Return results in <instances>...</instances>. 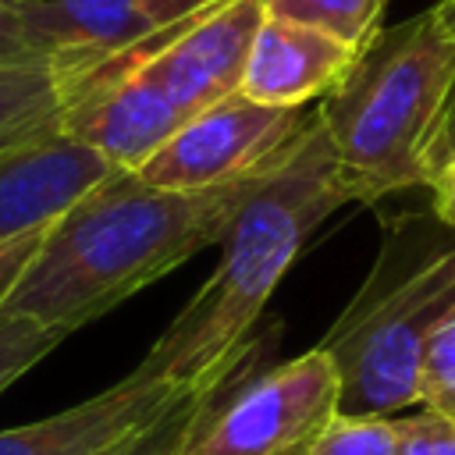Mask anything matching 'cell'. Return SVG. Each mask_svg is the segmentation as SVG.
Masks as SVG:
<instances>
[{
  "label": "cell",
  "mask_w": 455,
  "mask_h": 455,
  "mask_svg": "<svg viewBox=\"0 0 455 455\" xmlns=\"http://www.w3.org/2000/svg\"><path fill=\"white\" fill-rule=\"evenodd\" d=\"M345 203H352V192L313 110L295 142L256 174L220 238L213 274L142 363L185 391H206L249 370L259 352L256 323L274 288L313 231Z\"/></svg>",
  "instance_id": "6da1fadb"
},
{
  "label": "cell",
  "mask_w": 455,
  "mask_h": 455,
  "mask_svg": "<svg viewBox=\"0 0 455 455\" xmlns=\"http://www.w3.org/2000/svg\"><path fill=\"white\" fill-rule=\"evenodd\" d=\"M252 181L256 174L220 188L174 192L135 171L107 174L46 228L0 313L75 334L220 242Z\"/></svg>",
  "instance_id": "7a4b0ae2"
},
{
  "label": "cell",
  "mask_w": 455,
  "mask_h": 455,
  "mask_svg": "<svg viewBox=\"0 0 455 455\" xmlns=\"http://www.w3.org/2000/svg\"><path fill=\"white\" fill-rule=\"evenodd\" d=\"M455 313V228L434 210L384 228L377 259L320 348L338 370V412L391 416L419 402L434 331Z\"/></svg>",
  "instance_id": "3957f363"
},
{
  "label": "cell",
  "mask_w": 455,
  "mask_h": 455,
  "mask_svg": "<svg viewBox=\"0 0 455 455\" xmlns=\"http://www.w3.org/2000/svg\"><path fill=\"white\" fill-rule=\"evenodd\" d=\"M455 75V32L434 4L380 28L348 75L320 100L352 203L427 185V142Z\"/></svg>",
  "instance_id": "277c9868"
},
{
  "label": "cell",
  "mask_w": 455,
  "mask_h": 455,
  "mask_svg": "<svg viewBox=\"0 0 455 455\" xmlns=\"http://www.w3.org/2000/svg\"><path fill=\"white\" fill-rule=\"evenodd\" d=\"M338 370L316 345L274 370L245 373L181 455H306L338 416Z\"/></svg>",
  "instance_id": "5b68a950"
},
{
  "label": "cell",
  "mask_w": 455,
  "mask_h": 455,
  "mask_svg": "<svg viewBox=\"0 0 455 455\" xmlns=\"http://www.w3.org/2000/svg\"><path fill=\"white\" fill-rule=\"evenodd\" d=\"M306 107H267L242 92L192 114L135 174L156 188L203 192L259 174L309 124Z\"/></svg>",
  "instance_id": "8992f818"
},
{
  "label": "cell",
  "mask_w": 455,
  "mask_h": 455,
  "mask_svg": "<svg viewBox=\"0 0 455 455\" xmlns=\"http://www.w3.org/2000/svg\"><path fill=\"white\" fill-rule=\"evenodd\" d=\"M263 0H217L156 39L139 68L192 117L242 89L252 39L263 25Z\"/></svg>",
  "instance_id": "52a82bcc"
},
{
  "label": "cell",
  "mask_w": 455,
  "mask_h": 455,
  "mask_svg": "<svg viewBox=\"0 0 455 455\" xmlns=\"http://www.w3.org/2000/svg\"><path fill=\"white\" fill-rule=\"evenodd\" d=\"M188 395L192 391L139 363L132 373L71 409L0 430V455H100L156 423Z\"/></svg>",
  "instance_id": "ba28073f"
},
{
  "label": "cell",
  "mask_w": 455,
  "mask_h": 455,
  "mask_svg": "<svg viewBox=\"0 0 455 455\" xmlns=\"http://www.w3.org/2000/svg\"><path fill=\"white\" fill-rule=\"evenodd\" d=\"M117 167L57 132L0 149V245L50 228Z\"/></svg>",
  "instance_id": "9c48e42d"
},
{
  "label": "cell",
  "mask_w": 455,
  "mask_h": 455,
  "mask_svg": "<svg viewBox=\"0 0 455 455\" xmlns=\"http://www.w3.org/2000/svg\"><path fill=\"white\" fill-rule=\"evenodd\" d=\"M217 0H39L21 14L46 53L114 57L149 43Z\"/></svg>",
  "instance_id": "30bf717a"
},
{
  "label": "cell",
  "mask_w": 455,
  "mask_h": 455,
  "mask_svg": "<svg viewBox=\"0 0 455 455\" xmlns=\"http://www.w3.org/2000/svg\"><path fill=\"white\" fill-rule=\"evenodd\" d=\"M355 57L359 50L327 32L263 14L238 92L267 107H306L309 100H323Z\"/></svg>",
  "instance_id": "8fae6325"
},
{
  "label": "cell",
  "mask_w": 455,
  "mask_h": 455,
  "mask_svg": "<svg viewBox=\"0 0 455 455\" xmlns=\"http://www.w3.org/2000/svg\"><path fill=\"white\" fill-rule=\"evenodd\" d=\"M89 60L96 57L57 53L39 60H0V149L57 132Z\"/></svg>",
  "instance_id": "7c38bea8"
},
{
  "label": "cell",
  "mask_w": 455,
  "mask_h": 455,
  "mask_svg": "<svg viewBox=\"0 0 455 455\" xmlns=\"http://www.w3.org/2000/svg\"><path fill=\"white\" fill-rule=\"evenodd\" d=\"M263 11L327 32L352 50H363L384 28L387 0H263Z\"/></svg>",
  "instance_id": "4fadbf2b"
},
{
  "label": "cell",
  "mask_w": 455,
  "mask_h": 455,
  "mask_svg": "<svg viewBox=\"0 0 455 455\" xmlns=\"http://www.w3.org/2000/svg\"><path fill=\"white\" fill-rule=\"evenodd\" d=\"M245 373H252V370H242V373H235L231 380L217 384V387L192 391L181 405H174L171 412H164L156 423L142 427L139 434H132L128 441H121V444H114V448H107V451H100V455H181V451L188 448V441L196 437V430L203 427L206 412H210Z\"/></svg>",
  "instance_id": "5bb4252c"
},
{
  "label": "cell",
  "mask_w": 455,
  "mask_h": 455,
  "mask_svg": "<svg viewBox=\"0 0 455 455\" xmlns=\"http://www.w3.org/2000/svg\"><path fill=\"white\" fill-rule=\"evenodd\" d=\"M306 455H398V427L391 416L338 412Z\"/></svg>",
  "instance_id": "9a60e30c"
},
{
  "label": "cell",
  "mask_w": 455,
  "mask_h": 455,
  "mask_svg": "<svg viewBox=\"0 0 455 455\" xmlns=\"http://www.w3.org/2000/svg\"><path fill=\"white\" fill-rule=\"evenodd\" d=\"M64 338H68L64 331L46 327L32 316L0 313V391H7L39 359H46Z\"/></svg>",
  "instance_id": "2e32d148"
},
{
  "label": "cell",
  "mask_w": 455,
  "mask_h": 455,
  "mask_svg": "<svg viewBox=\"0 0 455 455\" xmlns=\"http://www.w3.org/2000/svg\"><path fill=\"white\" fill-rule=\"evenodd\" d=\"M419 405L455 409V313L434 331L419 366Z\"/></svg>",
  "instance_id": "e0dca14e"
},
{
  "label": "cell",
  "mask_w": 455,
  "mask_h": 455,
  "mask_svg": "<svg viewBox=\"0 0 455 455\" xmlns=\"http://www.w3.org/2000/svg\"><path fill=\"white\" fill-rule=\"evenodd\" d=\"M398 455H455V409L423 405L416 416L395 419Z\"/></svg>",
  "instance_id": "ac0fdd59"
},
{
  "label": "cell",
  "mask_w": 455,
  "mask_h": 455,
  "mask_svg": "<svg viewBox=\"0 0 455 455\" xmlns=\"http://www.w3.org/2000/svg\"><path fill=\"white\" fill-rule=\"evenodd\" d=\"M39 57H53V53L43 50L28 18L14 7H0V60H39Z\"/></svg>",
  "instance_id": "d6986e66"
},
{
  "label": "cell",
  "mask_w": 455,
  "mask_h": 455,
  "mask_svg": "<svg viewBox=\"0 0 455 455\" xmlns=\"http://www.w3.org/2000/svg\"><path fill=\"white\" fill-rule=\"evenodd\" d=\"M451 160H455V75H451V85L444 92L441 114H437L434 132H430V142H427V181L437 171H444Z\"/></svg>",
  "instance_id": "ffe728a7"
},
{
  "label": "cell",
  "mask_w": 455,
  "mask_h": 455,
  "mask_svg": "<svg viewBox=\"0 0 455 455\" xmlns=\"http://www.w3.org/2000/svg\"><path fill=\"white\" fill-rule=\"evenodd\" d=\"M43 235H46V228H43V231H32V235H21V238H14V242H4V245H0V306H4V299L11 295V288L18 284V277L25 274V267L32 263V256H36V249H39Z\"/></svg>",
  "instance_id": "44dd1931"
},
{
  "label": "cell",
  "mask_w": 455,
  "mask_h": 455,
  "mask_svg": "<svg viewBox=\"0 0 455 455\" xmlns=\"http://www.w3.org/2000/svg\"><path fill=\"white\" fill-rule=\"evenodd\" d=\"M427 188H430V203H434V213L448 224V228H455V160L444 167V171H437L430 181H427Z\"/></svg>",
  "instance_id": "7402d4cb"
},
{
  "label": "cell",
  "mask_w": 455,
  "mask_h": 455,
  "mask_svg": "<svg viewBox=\"0 0 455 455\" xmlns=\"http://www.w3.org/2000/svg\"><path fill=\"white\" fill-rule=\"evenodd\" d=\"M434 11H437V14L444 18V25H448V28L455 32V7H434Z\"/></svg>",
  "instance_id": "603a6c76"
},
{
  "label": "cell",
  "mask_w": 455,
  "mask_h": 455,
  "mask_svg": "<svg viewBox=\"0 0 455 455\" xmlns=\"http://www.w3.org/2000/svg\"><path fill=\"white\" fill-rule=\"evenodd\" d=\"M32 4H39V0H0V7H14V11H25Z\"/></svg>",
  "instance_id": "cb8c5ba5"
},
{
  "label": "cell",
  "mask_w": 455,
  "mask_h": 455,
  "mask_svg": "<svg viewBox=\"0 0 455 455\" xmlns=\"http://www.w3.org/2000/svg\"><path fill=\"white\" fill-rule=\"evenodd\" d=\"M434 7H455V0H434Z\"/></svg>",
  "instance_id": "d4e9b609"
}]
</instances>
